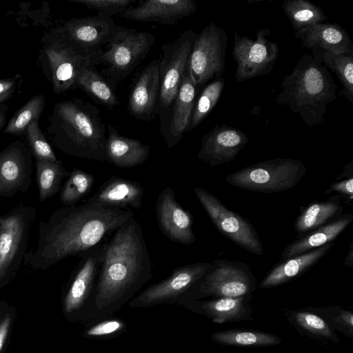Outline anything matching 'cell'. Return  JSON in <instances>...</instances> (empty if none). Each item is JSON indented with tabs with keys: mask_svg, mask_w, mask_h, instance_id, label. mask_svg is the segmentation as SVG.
I'll return each mask as SVG.
<instances>
[{
	"mask_svg": "<svg viewBox=\"0 0 353 353\" xmlns=\"http://www.w3.org/2000/svg\"><path fill=\"white\" fill-rule=\"evenodd\" d=\"M132 210L84 201L64 206L39 223L34 250L27 252L24 264L43 270L96 247L116 229L133 217Z\"/></svg>",
	"mask_w": 353,
	"mask_h": 353,
	"instance_id": "1",
	"label": "cell"
},
{
	"mask_svg": "<svg viewBox=\"0 0 353 353\" xmlns=\"http://www.w3.org/2000/svg\"><path fill=\"white\" fill-rule=\"evenodd\" d=\"M101 248L92 303L97 311L110 314L151 279L152 263L141 227L134 217L112 232Z\"/></svg>",
	"mask_w": 353,
	"mask_h": 353,
	"instance_id": "2",
	"label": "cell"
},
{
	"mask_svg": "<svg viewBox=\"0 0 353 353\" xmlns=\"http://www.w3.org/2000/svg\"><path fill=\"white\" fill-rule=\"evenodd\" d=\"M100 112L96 105L81 99L59 101L49 117L48 135L68 155L107 161L106 128Z\"/></svg>",
	"mask_w": 353,
	"mask_h": 353,
	"instance_id": "3",
	"label": "cell"
},
{
	"mask_svg": "<svg viewBox=\"0 0 353 353\" xmlns=\"http://www.w3.org/2000/svg\"><path fill=\"white\" fill-rule=\"evenodd\" d=\"M276 103L288 106L308 126L323 123L329 103L337 99V86L327 68L305 54L281 83Z\"/></svg>",
	"mask_w": 353,
	"mask_h": 353,
	"instance_id": "4",
	"label": "cell"
},
{
	"mask_svg": "<svg viewBox=\"0 0 353 353\" xmlns=\"http://www.w3.org/2000/svg\"><path fill=\"white\" fill-rule=\"evenodd\" d=\"M155 40L150 32L117 26L108 49L92 55L93 64L102 66L100 73L115 90L144 60Z\"/></svg>",
	"mask_w": 353,
	"mask_h": 353,
	"instance_id": "5",
	"label": "cell"
},
{
	"mask_svg": "<svg viewBox=\"0 0 353 353\" xmlns=\"http://www.w3.org/2000/svg\"><path fill=\"white\" fill-rule=\"evenodd\" d=\"M256 280L249 266L239 261L214 260L202 278L181 299L185 301L204 298L239 297L252 294Z\"/></svg>",
	"mask_w": 353,
	"mask_h": 353,
	"instance_id": "6",
	"label": "cell"
},
{
	"mask_svg": "<svg viewBox=\"0 0 353 353\" xmlns=\"http://www.w3.org/2000/svg\"><path fill=\"white\" fill-rule=\"evenodd\" d=\"M36 215V207L20 203L0 217V290L21 268Z\"/></svg>",
	"mask_w": 353,
	"mask_h": 353,
	"instance_id": "7",
	"label": "cell"
},
{
	"mask_svg": "<svg viewBox=\"0 0 353 353\" xmlns=\"http://www.w3.org/2000/svg\"><path fill=\"white\" fill-rule=\"evenodd\" d=\"M306 170L301 161L277 158L241 168L229 174L225 181L232 186L248 191L279 192L296 185Z\"/></svg>",
	"mask_w": 353,
	"mask_h": 353,
	"instance_id": "8",
	"label": "cell"
},
{
	"mask_svg": "<svg viewBox=\"0 0 353 353\" xmlns=\"http://www.w3.org/2000/svg\"><path fill=\"white\" fill-rule=\"evenodd\" d=\"M45 43L43 51L54 93L59 94L76 89L83 70L93 63V54L74 41L52 31L48 34Z\"/></svg>",
	"mask_w": 353,
	"mask_h": 353,
	"instance_id": "9",
	"label": "cell"
},
{
	"mask_svg": "<svg viewBox=\"0 0 353 353\" xmlns=\"http://www.w3.org/2000/svg\"><path fill=\"white\" fill-rule=\"evenodd\" d=\"M227 45V33L213 22L197 34L188 64L190 76L196 86L222 77Z\"/></svg>",
	"mask_w": 353,
	"mask_h": 353,
	"instance_id": "10",
	"label": "cell"
},
{
	"mask_svg": "<svg viewBox=\"0 0 353 353\" xmlns=\"http://www.w3.org/2000/svg\"><path fill=\"white\" fill-rule=\"evenodd\" d=\"M197 33L183 32L174 41L161 47L159 73L160 90L157 114L161 119L172 105L188 68L190 52Z\"/></svg>",
	"mask_w": 353,
	"mask_h": 353,
	"instance_id": "11",
	"label": "cell"
},
{
	"mask_svg": "<svg viewBox=\"0 0 353 353\" xmlns=\"http://www.w3.org/2000/svg\"><path fill=\"white\" fill-rule=\"evenodd\" d=\"M194 192L213 224L224 236L247 252L261 256L263 247L249 221L228 210L216 196L200 187Z\"/></svg>",
	"mask_w": 353,
	"mask_h": 353,
	"instance_id": "12",
	"label": "cell"
},
{
	"mask_svg": "<svg viewBox=\"0 0 353 353\" xmlns=\"http://www.w3.org/2000/svg\"><path fill=\"white\" fill-rule=\"evenodd\" d=\"M270 34L269 29H261L256 32V39L252 40L234 33L232 55L236 63V81L243 82L272 72L279 56V47L267 39Z\"/></svg>",
	"mask_w": 353,
	"mask_h": 353,
	"instance_id": "13",
	"label": "cell"
},
{
	"mask_svg": "<svg viewBox=\"0 0 353 353\" xmlns=\"http://www.w3.org/2000/svg\"><path fill=\"white\" fill-rule=\"evenodd\" d=\"M210 263L197 262L174 268L164 280L145 288L130 302L132 307L179 303L202 278Z\"/></svg>",
	"mask_w": 353,
	"mask_h": 353,
	"instance_id": "14",
	"label": "cell"
},
{
	"mask_svg": "<svg viewBox=\"0 0 353 353\" xmlns=\"http://www.w3.org/2000/svg\"><path fill=\"white\" fill-rule=\"evenodd\" d=\"M102 243L81 254L63 298V311L74 317L92 295L100 268Z\"/></svg>",
	"mask_w": 353,
	"mask_h": 353,
	"instance_id": "15",
	"label": "cell"
},
{
	"mask_svg": "<svg viewBox=\"0 0 353 353\" xmlns=\"http://www.w3.org/2000/svg\"><path fill=\"white\" fill-rule=\"evenodd\" d=\"M32 173V151L24 142L14 141L0 151V197L27 192Z\"/></svg>",
	"mask_w": 353,
	"mask_h": 353,
	"instance_id": "16",
	"label": "cell"
},
{
	"mask_svg": "<svg viewBox=\"0 0 353 353\" xmlns=\"http://www.w3.org/2000/svg\"><path fill=\"white\" fill-rule=\"evenodd\" d=\"M117 28L113 19L103 14L71 19L52 31L68 38L94 54L107 46Z\"/></svg>",
	"mask_w": 353,
	"mask_h": 353,
	"instance_id": "17",
	"label": "cell"
},
{
	"mask_svg": "<svg viewBox=\"0 0 353 353\" xmlns=\"http://www.w3.org/2000/svg\"><path fill=\"white\" fill-rule=\"evenodd\" d=\"M156 216L159 230L171 241L182 245L195 242L192 216L177 202L172 188H165L159 194Z\"/></svg>",
	"mask_w": 353,
	"mask_h": 353,
	"instance_id": "18",
	"label": "cell"
},
{
	"mask_svg": "<svg viewBox=\"0 0 353 353\" xmlns=\"http://www.w3.org/2000/svg\"><path fill=\"white\" fill-rule=\"evenodd\" d=\"M196 88L187 68L172 105L160 119V132L168 148L178 144L184 133L188 132L196 101Z\"/></svg>",
	"mask_w": 353,
	"mask_h": 353,
	"instance_id": "19",
	"label": "cell"
},
{
	"mask_svg": "<svg viewBox=\"0 0 353 353\" xmlns=\"http://www.w3.org/2000/svg\"><path fill=\"white\" fill-rule=\"evenodd\" d=\"M159 57L152 60L132 79L128 111L134 119L150 121L157 114L160 82Z\"/></svg>",
	"mask_w": 353,
	"mask_h": 353,
	"instance_id": "20",
	"label": "cell"
},
{
	"mask_svg": "<svg viewBox=\"0 0 353 353\" xmlns=\"http://www.w3.org/2000/svg\"><path fill=\"white\" fill-rule=\"evenodd\" d=\"M247 134L225 124L216 125L201 139L197 157L214 167L232 161L248 144Z\"/></svg>",
	"mask_w": 353,
	"mask_h": 353,
	"instance_id": "21",
	"label": "cell"
},
{
	"mask_svg": "<svg viewBox=\"0 0 353 353\" xmlns=\"http://www.w3.org/2000/svg\"><path fill=\"white\" fill-rule=\"evenodd\" d=\"M294 35L303 47L312 50L313 59L320 63H322L325 52H353V43L350 35L336 23H318L295 32Z\"/></svg>",
	"mask_w": 353,
	"mask_h": 353,
	"instance_id": "22",
	"label": "cell"
},
{
	"mask_svg": "<svg viewBox=\"0 0 353 353\" xmlns=\"http://www.w3.org/2000/svg\"><path fill=\"white\" fill-rule=\"evenodd\" d=\"M196 10V5L193 0H147L139 1L137 6H129L120 16L140 22L175 25Z\"/></svg>",
	"mask_w": 353,
	"mask_h": 353,
	"instance_id": "23",
	"label": "cell"
},
{
	"mask_svg": "<svg viewBox=\"0 0 353 353\" xmlns=\"http://www.w3.org/2000/svg\"><path fill=\"white\" fill-rule=\"evenodd\" d=\"M253 294L239 297L212 298L208 300H192L181 305L188 310L211 319L215 323L223 324L253 321Z\"/></svg>",
	"mask_w": 353,
	"mask_h": 353,
	"instance_id": "24",
	"label": "cell"
},
{
	"mask_svg": "<svg viewBox=\"0 0 353 353\" xmlns=\"http://www.w3.org/2000/svg\"><path fill=\"white\" fill-rule=\"evenodd\" d=\"M143 194L144 188L140 183L112 175L84 201L122 210H139Z\"/></svg>",
	"mask_w": 353,
	"mask_h": 353,
	"instance_id": "25",
	"label": "cell"
},
{
	"mask_svg": "<svg viewBox=\"0 0 353 353\" xmlns=\"http://www.w3.org/2000/svg\"><path fill=\"white\" fill-rule=\"evenodd\" d=\"M150 149V145L123 136L113 125L108 124L105 154L108 163L120 168L136 167L147 161Z\"/></svg>",
	"mask_w": 353,
	"mask_h": 353,
	"instance_id": "26",
	"label": "cell"
},
{
	"mask_svg": "<svg viewBox=\"0 0 353 353\" xmlns=\"http://www.w3.org/2000/svg\"><path fill=\"white\" fill-rule=\"evenodd\" d=\"M334 245L333 241L329 242L304 254L281 261L264 276L259 288L268 289L294 280L320 261Z\"/></svg>",
	"mask_w": 353,
	"mask_h": 353,
	"instance_id": "27",
	"label": "cell"
},
{
	"mask_svg": "<svg viewBox=\"0 0 353 353\" xmlns=\"http://www.w3.org/2000/svg\"><path fill=\"white\" fill-rule=\"evenodd\" d=\"M281 310L288 326L303 338L323 346L340 342L336 333L319 315L306 307Z\"/></svg>",
	"mask_w": 353,
	"mask_h": 353,
	"instance_id": "28",
	"label": "cell"
},
{
	"mask_svg": "<svg viewBox=\"0 0 353 353\" xmlns=\"http://www.w3.org/2000/svg\"><path fill=\"white\" fill-rule=\"evenodd\" d=\"M352 214H346L325 224L286 245L281 254L282 261L304 254L333 241L352 221Z\"/></svg>",
	"mask_w": 353,
	"mask_h": 353,
	"instance_id": "29",
	"label": "cell"
},
{
	"mask_svg": "<svg viewBox=\"0 0 353 353\" xmlns=\"http://www.w3.org/2000/svg\"><path fill=\"white\" fill-rule=\"evenodd\" d=\"M77 85L95 102L110 110L119 104L115 90L93 63L83 70Z\"/></svg>",
	"mask_w": 353,
	"mask_h": 353,
	"instance_id": "30",
	"label": "cell"
},
{
	"mask_svg": "<svg viewBox=\"0 0 353 353\" xmlns=\"http://www.w3.org/2000/svg\"><path fill=\"white\" fill-rule=\"evenodd\" d=\"M211 339L216 343L238 347H261L280 344L278 336L256 330L230 329L214 332Z\"/></svg>",
	"mask_w": 353,
	"mask_h": 353,
	"instance_id": "31",
	"label": "cell"
},
{
	"mask_svg": "<svg viewBox=\"0 0 353 353\" xmlns=\"http://www.w3.org/2000/svg\"><path fill=\"white\" fill-rule=\"evenodd\" d=\"M339 196L327 201L313 203L308 205L297 217L294 228L299 233L312 231L323 225L342 211Z\"/></svg>",
	"mask_w": 353,
	"mask_h": 353,
	"instance_id": "32",
	"label": "cell"
},
{
	"mask_svg": "<svg viewBox=\"0 0 353 353\" xmlns=\"http://www.w3.org/2000/svg\"><path fill=\"white\" fill-rule=\"evenodd\" d=\"M69 172L60 160H36V177L39 201L43 202L59 192L62 181Z\"/></svg>",
	"mask_w": 353,
	"mask_h": 353,
	"instance_id": "33",
	"label": "cell"
},
{
	"mask_svg": "<svg viewBox=\"0 0 353 353\" xmlns=\"http://www.w3.org/2000/svg\"><path fill=\"white\" fill-rule=\"evenodd\" d=\"M281 6L295 32L327 19L320 7L307 0H285Z\"/></svg>",
	"mask_w": 353,
	"mask_h": 353,
	"instance_id": "34",
	"label": "cell"
},
{
	"mask_svg": "<svg viewBox=\"0 0 353 353\" xmlns=\"http://www.w3.org/2000/svg\"><path fill=\"white\" fill-rule=\"evenodd\" d=\"M322 63L334 72L343 87L342 94L350 103L353 102V52L334 53L325 52Z\"/></svg>",
	"mask_w": 353,
	"mask_h": 353,
	"instance_id": "35",
	"label": "cell"
},
{
	"mask_svg": "<svg viewBox=\"0 0 353 353\" xmlns=\"http://www.w3.org/2000/svg\"><path fill=\"white\" fill-rule=\"evenodd\" d=\"M225 85L223 77L208 83L196 99L188 132L196 128L210 113L220 99Z\"/></svg>",
	"mask_w": 353,
	"mask_h": 353,
	"instance_id": "36",
	"label": "cell"
},
{
	"mask_svg": "<svg viewBox=\"0 0 353 353\" xmlns=\"http://www.w3.org/2000/svg\"><path fill=\"white\" fill-rule=\"evenodd\" d=\"M94 178L92 174L79 168H74L62 188L60 201L64 206L75 205L89 194L93 187Z\"/></svg>",
	"mask_w": 353,
	"mask_h": 353,
	"instance_id": "37",
	"label": "cell"
},
{
	"mask_svg": "<svg viewBox=\"0 0 353 353\" xmlns=\"http://www.w3.org/2000/svg\"><path fill=\"white\" fill-rule=\"evenodd\" d=\"M45 97L39 94L32 97L10 120L4 133L21 135L26 133L29 124L39 119L45 107Z\"/></svg>",
	"mask_w": 353,
	"mask_h": 353,
	"instance_id": "38",
	"label": "cell"
},
{
	"mask_svg": "<svg viewBox=\"0 0 353 353\" xmlns=\"http://www.w3.org/2000/svg\"><path fill=\"white\" fill-rule=\"evenodd\" d=\"M308 310L319 315L336 332L338 331L343 336L353 337V312L339 305L323 307H307Z\"/></svg>",
	"mask_w": 353,
	"mask_h": 353,
	"instance_id": "39",
	"label": "cell"
},
{
	"mask_svg": "<svg viewBox=\"0 0 353 353\" xmlns=\"http://www.w3.org/2000/svg\"><path fill=\"white\" fill-rule=\"evenodd\" d=\"M31 151L36 160L56 161L57 159L50 143L46 140L39 125V120L31 122L26 132Z\"/></svg>",
	"mask_w": 353,
	"mask_h": 353,
	"instance_id": "40",
	"label": "cell"
},
{
	"mask_svg": "<svg viewBox=\"0 0 353 353\" xmlns=\"http://www.w3.org/2000/svg\"><path fill=\"white\" fill-rule=\"evenodd\" d=\"M70 2L81 4L89 9L97 11L112 18L115 14H121L136 0H70Z\"/></svg>",
	"mask_w": 353,
	"mask_h": 353,
	"instance_id": "41",
	"label": "cell"
},
{
	"mask_svg": "<svg viewBox=\"0 0 353 353\" xmlns=\"http://www.w3.org/2000/svg\"><path fill=\"white\" fill-rule=\"evenodd\" d=\"M16 316V309L8 302L0 301V353L6 346Z\"/></svg>",
	"mask_w": 353,
	"mask_h": 353,
	"instance_id": "42",
	"label": "cell"
},
{
	"mask_svg": "<svg viewBox=\"0 0 353 353\" xmlns=\"http://www.w3.org/2000/svg\"><path fill=\"white\" fill-rule=\"evenodd\" d=\"M124 327L122 321L111 319L99 323L88 329L85 334L89 337L107 336L121 330Z\"/></svg>",
	"mask_w": 353,
	"mask_h": 353,
	"instance_id": "43",
	"label": "cell"
},
{
	"mask_svg": "<svg viewBox=\"0 0 353 353\" xmlns=\"http://www.w3.org/2000/svg\"><path fill=\"white\" fill-rule=\"evenodd\" d=\"M22 77L19 74L12 78L0 79V103L10 98L15 90L20 88Z\"/></svg>",
	"mask_w": 353,
	"mask_h": 353,
	"instance_id": "44",
	"label": "cell"
},
{
	"mask_svg": "<svg viewBox=\"0 0 353 353\" xmlns=\"http://www.w3.org/2000/svg\"><path fill=\"white\" fill-rule=\"evenodd\" d=\"M326 193L331 191L340 192L347 195L350 199L353 198V177L345 179L339 182H334L331 184L330 188L327 190Z\"/></svg>",
	"mask_w": 353,
	"mask_h": 353,
	"instance_id": "45",
	"label": "cell"
},
{
	"mask_svg": "<svg viewBox=\"0 0 353 353\" xmlns=\"http://www.w3.org/2000/svg\"><path fill=\"white\" fill-rule=\"evenodd\" d=\"M8 107L3 103H0V131L6 124V112Z\"/></svg>",
	"mask_w": 353,
	"mask_h": 353,
	"instance_id": "46",
	"label": "cell"
},
{
	"mask_svg": "<svg viewBox=\"0 0 353 353\" xmlns=\"http://www.w3.org/2000/svg\"><path fill=\"white\" fill-rule=\"evenodd\" d=\"M352 243L351 244L350 247V250H349V252H348V254L347 256H346L345 259V261H344V263L347 265V266H350V267H352L353 265V250H352Z\"/></svg>",
	"mask_w": 353,
	"mask_h": 353,
	"instance_id": "47",
	"label": "cell"
}]
</instances>
